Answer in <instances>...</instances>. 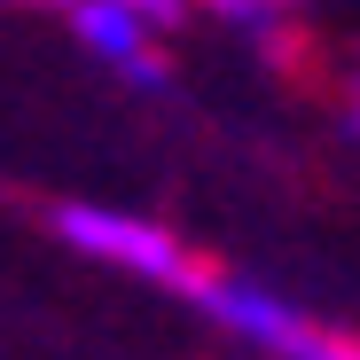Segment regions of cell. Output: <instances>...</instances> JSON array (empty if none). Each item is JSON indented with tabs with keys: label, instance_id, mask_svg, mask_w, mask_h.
I'll list each match as a JSON object with an SVG mask.
<instances>
[{
	"label": "cell",
	"instance_id": "8992f818",
	"mask_svg": "<svg viewBox=\"0 0 360 360\" xmlns=\"http://www.w3.org/2000/svg\"><path fill=\"white\" fill-rule=\"evenodd\" d=\"M141 8H157V16H165V24H172V16H180V8H204V0H141Z\"/></svg>",
	"mask_w": 360,
	"mask_h": 360
},
{
	"label": "cell",
	"instance_id": "ba28073f",
	"mask_svg": "<svg viewBox=\"0 0 360 360\" xmlns=\"http://www.w3.org/2000/svg\"><path fill=\"white\" fill-rule=\"evenodd\" d=\"M251 360H259V352H251Z\"/></svg>",
	"mask_w": 360,
	"mask_h": 360
},
{
	"label": "cell",
	"instance_id": "6da1fadb",
	"mask_svg": "<svg viewBox=\"0 0 360 360\" xmlns=\"http://www.w3.org/2000/svg\"><path fill=\"white\" fill-rule=\"evenodd\" d=\"M180 297H188L212 329H227L243 352H259V360H360V337H352V329L314 321L306 306H290L282 290H266V282H251V274L196 266Z\"/></svg>",
	"mask_w": 360,
	"mask_h": 360
},
{
	"label": "cell",
	"instance_id": "52a82bcc",
	"mask_svg": "<svg viewBox=\"0 0 360 360\" xmlns=\"http://www.w3.org/2000/svg\"><path fill=\"white\" fill-rule=\"evenodd\" d=\"M32 8H71V0H32Z\"/></svg>",
	"mask_w": 360,
	"mask_h": 360
},
{
	"label": "cell",
	"instance_id": "277c9868",
	"mask_svg": "<svg viewBox=\"0 0 360 360\" xmlns=\"http://www.w3.org/2000/svg\"><path fill=\"white\" fill-rule=\"evenodd\" d=\"M204 8H212L235 39H251V47H266V55H290V39H297V0H204Z\"/></svg>",
	"mask_w": 360,
	"mask_h": 360
},
{
	"label": "cell",
	"instance_id": "7a4b0ae2",
	"mask_svg": "<svg viewBox=\"0 0 360 360\" xmlns=\"http://www.w3.org/2000/svg\"><path fill=\"white\" fill-rule=\"evenodd\" d=\"M55 235L94 259V266H117L134 282H157V290H188V274L204 266L165 219H141V212H117V204H55Z\"/></svg>",
	"mask_w": 360,
	"mask_h": 360
},
{
	"label": "cell",
	"instance_id": "3957f363",
	"mask_svg": "<svg viewBox=\"0 0 360 360\" xmlns=\"http://www.w3.org/2000/svg\"><path fill=\"white\" fill-rule=\"evenodd\" d=\"M79 55H94L102 71H117L126 86H165L172 63H165V16L141 8V0H71L63 8Z\"/></svg>",
	"mask_w": 360,
	"mask_h": 360
},
{
	"label": "cell",
	"instance_id": "5b68a950",
	"mask_svg": "<svg viewBox=\"0 0 360 360\" xmlns=\"http://www.w3.org/2000/svg\"><path fill=\"white\" fill-rule=\"evenodd\" d=\"M345 134H352V141H360V63H352V71H345Z\"/></svg>",
	"mask_w": 360,
	"mask_h": 360
}]
</instances>
